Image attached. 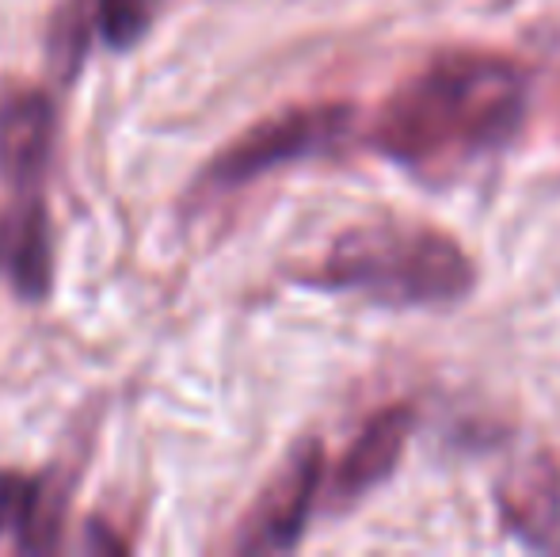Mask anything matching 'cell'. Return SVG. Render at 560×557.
<instances>
[{
  "mask_svg": "<svg viewBox=\"0 0 560 557\" xmlns=\"http://www.w3.org/2000/svg\"><path fill=\"white\" fill-rule=\"evenodd\" d=\"M530 73L488 50H443L397 84L370 127V149L423 179L462 176L518 138Z\"/></svg>",
  "mask_w": 560,
  "mask_h": 557,
  "instance_id": "1",
  "label": "cell"
},
{
  "mask_svg": "<svg viewBox=\"0 0 560 557\" xmlns=\"http://www.w3.org/2000/svg\"><path fill=\"white\" fill-rule=\"evenodd\" d=\"M313 282L393 310H423L462 302L477 282V268L469 253L435 225L370 222L339 233Z\"/></svg>",
  "mask_w": 560,
  "mask_h": 557,
  "instance_id": "2",
  "label": "cell"
},
{
  "mask_svg": "<svg viewBox=\"0 0 560 557\" xmlns=\"http://www.w3.org/2000/svg\"><path fill=\"white\" fill-rule=\"evenodd\" d=\"M354 130V107L351 104H310L290 107L282 115L256 123L248 135H241L229 149L210 161L202 172V192L225 195L282 164L305 161V156L332 153V149Z\"/></svg>",
  "mask_w": 560,
  "mask_h": 557,
  "instance_id": "3",
  "label": "cell"
},
{
  "mask_svg": "<svg viewBox=\"0 0 560 557\" xmlns=\"http://www.w3.org/2000/svg\"><path fill=\"white\" fill-rule=\"evenodd\" d=\"M320 481H325V451L317 439H305L290 451L279 474L259 492L256 508L244 520L236 550L244 554H287L302 543L310 527L313 504H317Z\"/></svg>",
  "mask_w": 560,
  "mask_h": 557,
  "instance_id": "4",
  "label": "cell"
},
{
  "mask_svg": "<svg viewBox=\"0 0 560 557\" xmlns=\"http://www.w3.org/2000/svg\"><path fill=\"white\" fill-rule=\"evenodd\" d=\"M416 413L408 405H389L377 409L374 417L362 423V431L354 436V443L347 446V454L339 459L332 485H328V508L343 512V508L359 504L370 489L385 481L397 469L400 454L412 436Z\"/></svg>",
  "mask_w": 560,
  "mask_h": 557,
  "instance_id": "5",
  "label": "cell"
},
{
  "mask_svg": "<svg viewBox=\"0 0 560 557\" xmlns=\"http://www.w3.org/2000/svg\"><path fill=\"white\" fill-rule=\"evenodd\" d=\"M495 504L508 531L534 546H546L560 531V466L549 454L518 462L495 489Z\"/></svg>",
  "mask_w": 560,
  "mask_h": 557,
  "instance_id": "6",
  "label": "cell"
},
{
  "mask_svg": "<svg viewBox=\"0 0 560 557\" xmlns=\"http://www.w3.org/2000/svg\"><path fill=\"white\" fill-rule=\"evenodd\" d=\"M0 276L20 298H43L50 290L54 248L43 199H20L0 214Z\"/></svg>",
  "mask_w": 560,
  "mask_h": 557,
  "instance_id": "7",
  "label": "cell"
},
{
  "mask_svg": "<svg viewBox=\"0 0 560 557\" xmlns=\"http://www.w3.org/2000/svg\"><path fill=\"white\" fill-rule=\"evenodd\" d=\"M54 130H58V112L38 92L8 100L0 107V176L27 187L43 176L54 149Z\"/></svg>",
  "mask_w": 560,
  "mask_h": 557,
  "instance_id": "8",
  "label": "cell"
},
{
  "mask_svg": "<svg viewBox=\"0 0 560 557\" xmlns=\"http://www.w3.org/2000/svg\"><path fill=\"white\" fill-rule=\"evenodd\" d=\"M161 0H96V27L107 46L126 50L153 27Z\"/></svg>",
  "mask_w": 560,
  "mask_h": 557,
  "instance_id": "9",
  "label": "cell"
},
{
  "mask_svg": "<svg viewBox=\"0 0 560 557\" xmlns=\"http://www.w3.org/2000/svg\"><path fill=\"white\" fill-rule=\"evenodd\" d=\"M31 497H35V481L20 474H0V535L4 531H23V520L31 512Z\"/></svg>",
  "mask_w": 560,
  "mask_h": 557,
  "instance_id": "10",
  "label": "cell"
}]
</instances>
